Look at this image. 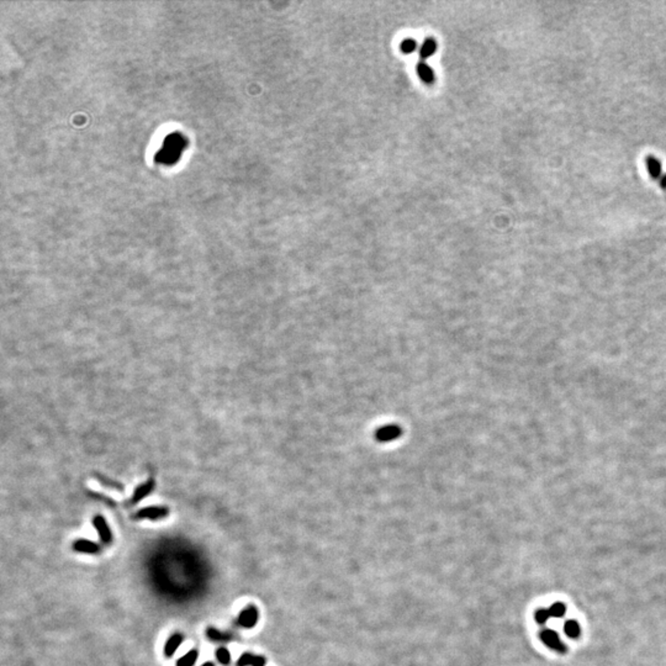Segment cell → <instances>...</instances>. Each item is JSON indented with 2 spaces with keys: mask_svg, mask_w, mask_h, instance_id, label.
Listing matches in <instances>:
<instances>
[{
  "mask_svg": "<svg viewBox=\"0 0 666 666\" xmlns=\"http://www.w3.org/2000/svg\"><path fill=\"white\" fill-rule=\"evenodd\" d=\"M169 516V508L166 506H148L138 510L132 516L133 520H159Z\"/></svg>",
  "mask_w": 666,
  "mask_h": 666,
  "instance_id": "6da1fadb",
  "label": "cell"
},
{
  "mask_svg": "<svg viewBox=\"0 0 666 666\" xmlns=\"http://www.w3.org/2000/svg\"><path fill=\"white\" fill-rule=\"evenodd\" d=\"M259 621V611L254 604H248L237 617V624L245 629H252Z\"/></svg>",
  "mask_w": 666,
  "mask_h": 666,
  "instance_id": "7a4b0ae2",
  "label": "cell"
},
{
  "mask_svg": "<svg viewBox=\"0 0 666 666\" xmlns=\"http://www.w3.org/2000/svg\"><path fill=\"white\" fill-rule=\"evenodd\" d=\"M539 637H541V640L545 644L548 648L553 649V650L558 651V653H566L567 646L565 645L564 643L560 639L559 634L555 632L554 629H550V628H545V629L541 630L539 633Z\"/></svg>",
  "mask_w": 666,
  "mask_h": 666,
  "instance_id": "3957f363",
  "label": "cell"
},
{
  "mask_svg": "<svg viewBox=\"0 0 666 666\" xmlns=\"http://www.w3.org/2000/svg\"><path fill=\"white\" fill-rule=\"evenodd\" d=\"M93 526L94 528L97 529L98 536H99L102 543L105 544V545H110L112 541H114V536H112V532L110 529L109 524H107L106 520L102 515H97L93 518Z\"/></svg>",
  "mask_w": 666,
  "mask_h": 666,
  "instance_id": "277c9868",
  "label": "cell"
},
{
  "mask_svg": "<svg viewBox=\"0 0 666 666\" xmlns=\"http://www.w3.org/2000/svg\"><path fill=\"white\" fill-rule=\"evenodd\" d=\"M72 549L77 553H81V554L99 555L102 553L103 548L100 544L89 541V539H77L72 544Z\"/></svg>",
  "mask_w": 666,
  "mask_h": 666,
  "instance_id": "5b68a950",
  "label": "cell"
},
{
  "mask_svg": "<svg viewBox=\"0 0 666 666\" xmlns=\"http://www.w3.org/2000/svg\"><path fill=\"white\" fill-rule=\"evenodd\" d=\"M154 487H156V481H154L153 478L146 480L144 484H141L140 486L136 487L135 491H133L132 497H131V500H130V505L131 506L137 505V503L140 502V501H142L145 497H147L148 495H151V492L153 491Z\"/></svg>",
  "mask_w": 666,
  "mask_h": 666,
  "instance_id": "8992f818",
  "label": "cell"
},
{
  "mask_svg": "<svg viewBox=\"0 0 666 666\" xmlns=\"http://www.w3.org/2000/svg\"><path fill=\"white\" fill-rule=\"evenodd\" d=\"M183 642H184V635H183L182 633L179 632L173 633V634L166 639V643H164L163 648L164 656H166V658H172L175 654V651L178 650V648L182 645Z\"/></svg>",
  "mask_w": 666,
  "mask_h": 666,
  "instance_id": "52a82bcc",
  "label": "cell"
},
{
  "mask_svg": "<svg viewBox=\"0 0 666 666\" xmlns=\"http://www.w3.org/2000/svg\"><path fill=\"white\" fill-rule=\"evenodd\" d=\"M267 659L262 655H255V654L245 651L242 655L237 660L236 666H266Z\"/></svg>",
  "mask_w": 666,
  "mask_h": 666,
  "instance_id": "ba28073f",
  "label": "cell"
},
{
  "mask_svg": "<svg viewBox=\"0 0 666 666\" xmlns=\"http://www.w3.org/2000/svg\"><path fill=\"white\" fill-rule=\"evenodd\" d=\"M416 72L417 76L419 77L423 83L426 84H433L436 81V74L433 72L432 67L430 64H427L424 61H421V62L417 63L416 65Z\"/></svg>",
  "mask_w": 666,
  "mask_h": 666,
  "instance_id": "9c48e42d",
  "label": "cell"
},
{
  "mask_svg": "<svg viewBox=\"0 0 666 666\" xmlns=\"http://www.w3.org/2000/svg\"><path fill=\"white\" fill-rule=\"evenodd\" d=\"M436 51H437V41L433 37H427L419 47V58L421 61H426L427 58L435 55Z\"/></svg>",
  "mask_w": 666,
  "mask_h": 666,
  "instance_id": "30bf717a",
  "label": "cell"
},
{
  "mask_svg": "<svg viewBox=\"0 0 666 666\" xmlns=\"http://www.w3.org/2000/svg\"><path fill=\"white\" fill-rule=\"evenodd\" d=\"M205 635L211 642H229V640L232 639V634L227 632H222V630L213 627L206 628Z\"/></svg>",
  "mask_w": 666,
  "mask_h": 666,
  "instance_id": "8fae6325",
  "label": "cell"
},
{
  "mask_svg": "<svg viewBox=\"0 0 666 666\" xmlns=\"http://www.w3.org/2000/svg\"><path fill=\"white\" fill-rule=\"evenodd\" d=\"M377 438L383 442H388V440H393L395 438L398 437L400 435V430L398 427L396 426H388V427H383L379 432L376 433Z\"/></svg>",
  "mask_w": 666,
  "mask_h": 666,
  "instance_id": "7c38bea8",
  "label": "cell"
},
{
  "mask_svg": "<svg viewBox=\"0 0 666 666\" xmlns=\"http://www.w3.org/2000/svg\"><path fill=\"white\" fill-rule=\"evenodd\" d=\"M199 658V650L198 649H191L190 651H187L185 655H183L182 658L178 659L177 663H175V666H194L198 661Z\"/></svg>",
  "mask_w": 666,
  "mask_h": 666,
  "instance_id": "4fadbf2b",
  "label": "cell"
},
{
  "mask_svg": "<svg viewBox=\"0 0 666 666\" xmlns=\"http://www.w3.org/2000/svg\"><path fill=\"white\" fill-rule=\"evenodd\" d=\"M564 633L571 639H576V638L580 637L581 633V628L580 624L578 623V621L575 620H567L566 622L564 623Z\"/></svg>",
  "mask_w": 666,
  "mask_h": 666,
  "instance_id": "5bb4252c",
  "label": "cell"
},
{
  "mask_svg": "<svg viewBox=\"0 0 666 666\" xmlns=\"http://www.w3.org/2000/svg\"><path fill=\"white\" fill-rule=\"evenodd\" d=\"M215 656H216V660L219 661L222 666H229V664H231L232 660L231 653H229V649L225 648V646L217 648L216 650H215Z\"/></svg>",
  "mask_w": 666,
  "mask_h": 666,
  "instance_id": "9a60e30c",
  "label": "cell"
},
{
  "mask_svg": "<svg viewBox=\"0 0 666 666\" xmlns=\"http://www.w3.org/2000/svg\"><path fill=\"white\" fill-rule=\"evenodd\" d=\"M417 48H418V43H417L416 40L412 39V37L405 39L400 43L401 52L405 53V55H411V53H414Z\"/></svg>",
  "mask_w": 666,
  "mask_h": 666,
  "instance_id": "2e32d148",
  "label": "cell"
},
{
  "mask_svg": "<svg viewBox=\"0 0 666 666\" xmlns=\"http://www.w3.org/2000/svg\"><path fill=\"white\" fill-rule=\"evenodd\" d=\"M550 616L554 617V618H562V617L565 616L566 613V607H565L564 604L562 602H555L554 604H552L549 608Z\"/></svg>",
  "mask_w": 666,
  "mask_h": 666,
  "instance_id": "e0dca14e",
  "label": "cell"
},
{
  "mask_svg": "<svg viewBox=\"0 0 666 666\" xmlns=\"http://www.w3.org/2000/svg\"><path fill=\"white\" fill-rule=\"evenodd\" d=\"M550 617H552V616H550L549 609H545V608H539V609H537V612H536V621H537V623H538V624H545V623L548 622V620H549Z\"/></svg>",
  "mask_w": 666,
  "mask_h": 666,
  "instance_id": "ac0fdd59",
  "label": "cell"
},
{
  "mask_svg": "<svg viewBox=\"0 0 666 666\" xmlns=\"http://www.w3.org/2000/svg\"><path fill=\"white\" fill-rule=\"evenodd\" d=\"M97 478H98V480H100V481L103 482V485H105V486H110V487H112V489H116V490H123V485H120V482L111 481L110 479H106V478L102 477V475H98Z\"/></svg>",
  "mask_w": 666,
  "mask_h": 666,
  "instance_id": "d6986e66",
  "label": "cell"
},
{
  "mask_svg": "<svg viewBox=\"0 0 666 666\" xmlns=\"http://www.w3.org/2000/svg\"><path fill=\"white\" fill-rule=\"evenodd\" d=\"M201 666H216V665H215L212 661H206V663H204Z\"/></svg>",
  "mask_w": 666,
  "mask_h": 666,
  "instance_id": "ffe728a7",
  "label": "cell"
}]
</instances>
